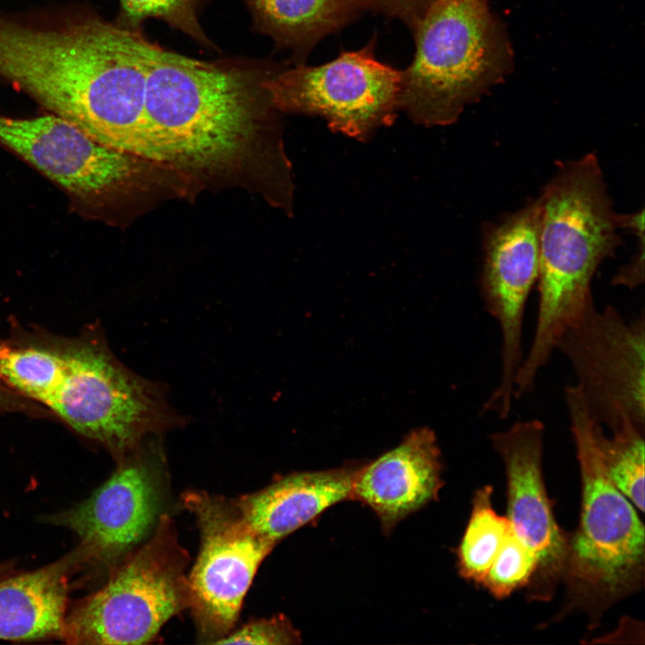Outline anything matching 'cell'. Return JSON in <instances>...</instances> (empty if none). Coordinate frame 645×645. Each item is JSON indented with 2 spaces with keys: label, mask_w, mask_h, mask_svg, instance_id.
<instances>
[{
  "label": "cell",
  "mask_w": 645,
  "mask_h": 645,
  "mask_svg": "<svg viewBox=\"0 0 645 645\" xmlns=\"http://www.w3.org/2000/svg\"><path fill=\"white\" fill-rule=\"evenodd\" d=\"M374 45V38L329 63L272 72L263 82L272 106L322 117L331 131L367 142L400 111L401 71L377 60Z\"/></svg>",
  "instance_id": "cell-8"
},
{
  "label": "cell",
  "mask_w": 645,
  "mask_h": 645,
  "mask_svg": "<svg viewBox=\"0 0 645 645\" xmlns=\"http://www.w3.org/2000/svg\"><path fill=\"white\" fill-rule=\"evenodd\" d=\"M590 416L611 431L630 421L645 429V321L612 305L591 306L559 338Z\"/></svg>",
  "instance_id": "cell-11"
},
{
  "label": "cell",
  "mask_w": 645,
  "mask_h": 645,
  "mask_svg": "<svg viewBox=\"0 0 645 645\" xmlns=\"http://www.w3.org/2000/svg\"><path fill=\"white\" fill-rule=\"evenodd\" d=\"M645 429L630 421L607 436L599 424L596 440L606 473L612 483L641 511L644 512Z\"/></svg>",
  "instance_id": "cell-20"
},
{
  "label": "cell",
  "mask_w": 645,
  "mask_h": 645,
  "mask_svg": "<svg viewBox=\"0 0 645 645\" xmlns=\"http://www.w3.org/2000/svg\"><path fill=\"white\" fill-rule=\"evenodd\" d=\"M538 568V559L530 547L512 526L488 568L481 585L497 598H503L528 584Z\"/></svg>",
  "instance_id": "cell-23"
},
{
  "label": "cell",
  "mask_w": 645,
  "mask_h": 645,
  "mask_svg": "<svg viewBox=\"0 0 645 645\" xmlns=\"http://www.w3.org/2000/svg\"><path fill=\"white\" fill-rule=\"evenodd\" d=\"M545 426L539 419L517 421L489 439L507 479V519L538 559L536 595L564 576L569 538L558 526L542 472ZM536 574V573H535Z\"/></svg>",
  "instance_id": "cell-14"
},
{
  "label": "cell",
  "mask_w": 645,
  "mask_h": 645,
  "mask_svg": "<svg viewBox=\"0 0 645 645\" xmlns=\"http://www.w3.org/2000/svg\"><path fill=\"white\" fill-rule=\"evenodd\" d=\"M156 44L99 18L39 26L0 17V74L110 148L146 158L143 106Z\"/></svg>",
  "instance_id": "cell-1"
},
{
  "label": "cell",
  "mask_w": 645,
  "mask_h": 645,
  "mask_svg": "<svg viewBox=\"0 0 645 645\" xmlns=\"http://www.w3.org/2000/svg\"><path fill=\"white\" fill-rule=\"evenodd\" d=\"M538 199L485 229L480 292L486 309L499 326L501 373L481 414L500 419L511 414L514 380L523 359L526 304L538 274Z\"/></svg>",
  "instance_id": "cell-12"
},
{
  "label": "cell",
  "mask_w": 645,
  "mask_h": 645,
  "mask_svg": "<svg viewBox=\"0 0 645 645\" xmlns=\"http://www.w3.org/2000/svg\"><path fill=\"white\" fill-rule=\"evenodd\" d=\"M643 255V247H641L629 263L619 269L614 276L612 283L623 285L630 289L642 284L644 279Z\"/></svg>",
  "instance_id": "cell-26"
},
{
  "label": "cell",
  "mask_w": 645,
  "mask_h": 645,
  "mask_svg": "<svg viewBox=\"0 0 645 645\" xmlns=\"http://www.w3.org/2000/svg\"><path fill=\"white\" fill-rule=\"evenodd\" d=\"M492 493L491 486L475 493L470 518L457 550L460 574L477 584H481L511 529L507 517L493 509Z\"/></svg>",
  "instance_id": "cell-19"
},
{
  "label": "cell",
  "mask_w": 645,
  "mask_h": 645,
  "mask_svg": "<svg viewBox=\"0 0 645 645\" xmlns=\"http://www.w3.org/2000/svg\"><path fill=\"white\" fill-rule=\"evenodd\" d=\"M359 467L294 472L234 500L254 530L278 543L329 507L352 500Z\"/></svg>",
  "instance_id": "cell-17"
},
{
  "label": "cell",
  "mask_w": 645,
  "mask_h": 645,
  "mask_svg": "<svg viewBox=\"0 0 645 645\" xmlns=\"http://www.w3.org/2000/svg\"><path fill=\"white\" fill-rule=\"evenodd\" d=\"M64 371V351L39 348L0 351V377L22 395L45 406Z\"/></svg>",
  "instance_id": "cell-21"
},
{
  "label": "cell",
  "mask_w": 645,
  "mask_h": 645,
  "mask_svg": "<svg viewBox=\"0 0 645 645\" xmlns=\"http://www.w3.org/2000/svg\"><path fill=\"white\" fill-rule=\"evenodd\" d=\"M14 567V562L13 561H6L0 563V576L4 575L6 573H9L12 572V570Z\"/></svg>",
  "instance_id": "cell-28"
},
{
  "label": "cell",
  "mask_w": 645,
  "mask_h": 645,
  "mask_svg": "<svg viewBox=\"0 0 645 645\" xmlns=\"http://www.w3.org/2000/svg\"><path fill=\"white\" fill-rule=\"evenodd\" d=\"M539 203L538 306L530 348L514 380V397L530 392L561 335L595 305L592 279L622 239L595 153L558 164Z\"/></svg>",
  "instance_id": "cell-2"
},
{
  "label": "cell",
  "mask_w": 645,
  "mask_h": 645,
  "mask_svg": "<svg viewBox=\"0 0 645 645\" xmlns=\"http://www.w3.org/2000/svg\"><path fill=\"white\" fill-rule=\"evenodd\" d=\"M372 10L405 23L412 31L433 0H363Z\"/></svg>",
  "instance_id": "cell-25"
},
{
  "label": "cell",
  "mask_w": 645,
  "mask_h": 645,
  "mask_svg": "<svg viewBox=\"0 0 645 645\" xmlns=\"http://www.w3.org/2000/svg\"><path fill=\"white\" fill-rule=\"evenodd\" d=\"M564 400L581 477L580 524L569 538L564 576L581 596L610 600L641 580L644 526L606 473L596 440L598 423L575 384L564 388Z\"/></svg>",
  "instance_id": "cell-5"
},
{
  "label": "cell",
  "mask_w": 645,
  "mask_h": 645,
  "mask_svg": "<svg viewBox=\"0 0 645 645\" xmlns=\"http://www.w3.org/2000/svg\"><path fill=\"white\" fill-rule=\"evenodd\" d=\"M16 405H18V401L14 397L0 391V410L15 408Z\"/></svg>",
  "instance_id": "cell-27"
},
{
  "label": "cell",
  "mask_w": 645,
  "mask_h": 645,
  "mask_svg": "<svg viewBox=\"0 0 645 645\" xmlns=\"http://www.w3.org/2000/svg\"><path fill=\"white\" fill-rule=\"evenodd\" d=\"M187 551L163 513L152 534L108 572L106 582L68 608L61 640L67 644L150 642L189 608Z\"/></svg>",
  "instance_id": "cell-6"
},
{
  "label": "cell",
  "mask_w": 645,
  "mask_h": 645,
  "mask_svg": "<svg viewBox=\"0 0 645 645\" xmlns=\"http://www.w3.org/2000/svg\"><path fill=\"white\" fill-rule=\"evenodd\" d=\"M89 563L87 549L80 543L39 569L0 576V640H61L71 579Z\"/></svg>",
  "instance_id": "cell-16"
},
{
  "label": "cell",
  "mask_w": 645,
  "mask_h": 645,
  "mask_svg": "<svg viewBox=\"0 0 645 645\" xmlns=\"http://www.w3.org/2000/svg\"><path fill=\"white\" fill-rule=\"evenodd\" d=\"M0 351H1V348H0Z\"/></svg>",
  "instance_id": "cell-29"
},
{
  "label": "cell",
  "mask_w": 645,
  "mask_h": 645,
  "mask_svg": "<svg viewBox=\"0 0 645 645\" xmlns=\"http://www.w3.org/2000/svg\"><path fill=\"white\" fill-rule=\"evenodd\" d=\"M259 26L290 48L297 64L325 36L338 32L365 10L363 0H245Z\"/></svg>",
  "instance_id": "cell-18"
},
{
  "label": "cell",
  "mask_w": 645,
  "mask_h": 645,
  "mask_svg": "<svg viewBox=\"0 0 645 645\" xmlns=\"http://www.w3.org/2000/svg\"><path fill=\"white\" fill-rule=\"evenodd\" d=\"M117 461L113 474L87 499L44 519L74 532L90 565L108 572L152 534L167 496L165 459L155 440L146 438Z\"/></svg>",
  "instance_id": "cell-10"
},
{
  "label": "cell",
  "mask_w": 645,
  "mask_h": 645,
  "mask_svg": "<svg viewBox=\"0 0 645 645\" xmlns=\"http://www.w3.org/2000/svg\"><path fill=\"white\" fill-rule=\"evenodd\" d=\"M182 503L196 518L201 546L187 575L198 637L215 644L234 628L256 572L277 543L254 530L234 499L191 491Z\"/></svg>",
  "instance_id": "cell-9"
},
{
  "label": "cell",
  "mask_w": 645,
  "mask_h": 645,
  "mask_svg": "<svg viewBox=\"0 0 645 645\" xmlns=\"http://www.w3.org/2000/svg\"><path fill=\"white\" fill-rule=\"evenodd\" d=\"M400 110L416 125H451L513 72L514 51L490 0H433L413 30Z\"/></svg>",
  "instance_id": "cell-4"
},
{
  "label": "cell",
  "mask_w": 645,
  "mask_h": 645,
  "mask_svg": "<svg viewBox=\"0 0 645 645\" xmlns=\"http://www.w3.org/2000/svg\"><path fill=\"white\" fill-rule=\"evenodd\" d=\"M442 466L434 433L426 427L415 429L396 447L359 467L352 500L368 505L389 533L405 517L437 499L443 485Z\"/></svg>",
  "instance_id": "cell-15"
},
{
  "label": "cell",
  "mask_w": 645,
  "mask_h": 645,
  "mask_svg": "<svg viewBox=\"0 0 645 645\" xmlns=\"http://www.w3.org/2000/svg\"><path fill=\"white\" fill-rule=\"evenodd\" d=\"M0 142L78 198L108 193L134 171L133 155L97 142L54 114L0 116Z\"/></svg>",
  "instance_id": "cell-13"
},
{
  "label": "cell",
  "mask_w": 645,
  "mask_h": 645,
  "mask_svg": "<svg viewBox=\"0 0 645 645\" xmlns=\"http://www.w3.org/2000/svg\"><path fill=\"white\" fill-rule=\"evenodd\" d=\"M271 73L193 59L156 44L143 106L146 158L210 165L232 157L255 127Z\"/></svg>",
  "instance_id": "cell-3"
},
{
  "label": "cell",
  "mask_w": 645,
  "mask_h": 645,
  "mask_svg": "<svg viewBox=\"0 0 645 645\" xmlns=\"http://www.w3.org/2000/svg\"><path fill=\"white\" fill-rule=\"evenodd\" d=\"M65 371L46 404L118 460L152 434L180 426L165 389L120 364L101 343L64 350Z\"/></svg>",
  "instance_id": "cell-7"
},
{
  "label": "cell",
  "mask_w": 645,
  "mask_h": 645,
  "mask_svg": "<svg viewBox=\"0 0 645 645\" xmlns=\"http://www.w3.org/2000/svg\"><path fill=\"white\" fill-rule=\"evenodd\" d=\"M201 0H120L123 24L139 29L149 18L160 20L206 47H214L198 19Z\"/></svg>",
  "instance_id": "cell-22"
},
{
  "label": "cell",
  "mask_w": 645,
  "mask_h": 645,
  "mask_svg": "<svg viewBox=\"0 0 645 645\" xmlns=\"http://www.w3.org/2000/svg\"><path fill=\"white\" fill-rule=\"evenodd\" d=\"M300 641V632L286 616L278 615L247 623L229 632L215 644L287 645Z\"/></svg>",
  "instance_id": "cell-24"
}]
</instances>
